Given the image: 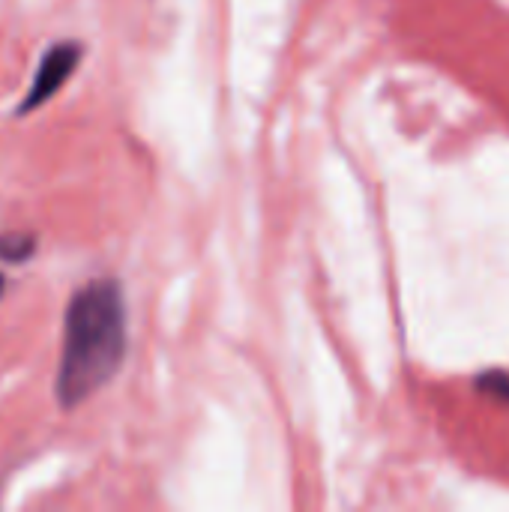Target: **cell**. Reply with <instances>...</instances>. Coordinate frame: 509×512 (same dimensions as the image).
<instances>
[{
  "label": "cell",
  "instance_id": "cell-3",
  "mask_svg": "<svg viewBox=\"0 0 509 512\" xmlns=\"http://www.w3.org/2000/svg\"><path fill=\"white\" fill-rule=\"evenodd\" d=\"M39 249V237L33 231H3L0 234V261L27 264Z\"/></svg>",
  "mask_w": 509,
  "mask_h": 512
},
{
  "label": "cell",
  "instance_id": "cell-2",
  "mask_svg": "<svg viewBox=\"0 0 509 512\" xmlns=\"http://www.w3.org/2000/svg\"><path fill=\"white\" fill-rule=\"evenodd\" d=\"M81 57H84V45L81 42H75V39L54 42L42 54V60H39V66L33 72L30 90L24 93V99H21L15 114L24 117V114L36 111V108H42L51 96H57L63 90V84L72 78V72L81 66Z\"/></svg>",
  "mask_w": 509,
  "mask_h": 512
},
{
  "label": "cell",
  "instance_id": "cell-4",
  "mask_svg": "<svg viewBox=\"0 0 509 512\" xmlns=\"http://www.w3.org/2000/svg\"><path fill=\"white\" fill-rule=\"evenodd\" d=\"M3 291H6V276L0 273V297H3Z\"/></svg>",
  "mask_w": 509,
  "mask_h": 512
},
{
  "label": "cell",
  "instance_id": "cell-1",
  "mask_svg": "<svg viewBox=\"0 0 509 512\" xmlns=\"http://www.w3.org/2000/svg\"><path fill=\"white\" fill-rule=\"evenodd\" d=\"M126 357V300L111 276L81 285L63 318V351L54 393L60 408L72 411L99 393Z\"/></svg>",
  "mask_w": 509,
  "mask_h": 512
}]
</instances>
